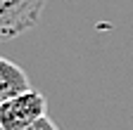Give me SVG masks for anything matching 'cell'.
Instances as JSON below:
<instances>
[{
	"mask_svg": "<svg viewBox=\"0 0 133 130\" xmlns=\"http://www.w3.org/2000/svg\"><path fill=\"white\" fill-rule=\"evenodd\" d=\"M48 102L38 90H29L12 100L0 102V128L3 130H24L31 123L45 116Z\"/></svg>",
	"mask_w": 133,
	"mask_h": 130,
	"instance_id": "obj_1",
	"label": "cell"
},
{
	"mask_svg": "<svg viewBox=\"0 0 133 130\" xmlns=\"http://www.w3.org/2000/svg\"><path fill=\"white\" fill-rule=\"evenodd\" d=\"M31 90V83L22 66H17L10 59H0V102L12 100L17 95H24Z\"/></svg>",
	"mask_w": 133,
	"mask_h": 130,
	"instance_id": "obj_3",
	"label": "cell"
},
{
	"mask_svg": "<svg viewBox=\"0 0 133 130\" xmlns=\"http://www.w3.org/2000/svg\"><path fill=\"white\" fill-rule=\"evenodd\" d=\"M24 130H59L52 121H50L48 116H43V118H38L36 123H31L29 128H24Z\"/></svg>",
	"mask_w": 133,
	"mask_h": 130,
	"instance_id": "obj_4",
	"label": "cell"
},
{
	"mask_svg": "<svg viewBox=\"0 0 133 130\" xmlns=\"http://www.w3.org/2000/svg\"><path fill=\"white\" fill-rule=\"evenodd\" d=\"M48 0H0V36L12 40L38 24Z\"/></svg>",
	"mask_w": 133,
	"mask_h": 130,
	"instance_id": "obj_2",
	"label": "cell"
}]
</instances>
